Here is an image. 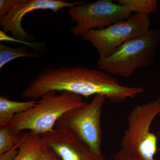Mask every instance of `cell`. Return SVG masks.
<instances>
[{
  "instance_id": "ac0fdd59",
  "label": "cell",
  "mask_w": 160,
  "mask_h": 160,
  "mask_svg": "<svg viewBox=\"0 0 160 160\" xmlns=\"http://www.w3.org/2000/svg\"><path fill=\"white\" fill-rule=\"evenodd\" d=\"M114 160H136L132 155L121 149L115 155Z\"/></svg>"
},
{
  "instance_id": "5b68a950",
  "label": "cell",
  "mask_w": 160,
  "mask_h": 160,
  "mask_svg": "<svg viewBox=\"0 0 160 160\" xmlns=\"http://www.w3.org/2000/svg\"><path fill=\"white\" fill-rule=\"evenodd\" d=\"M107 99L96 95L86 106L69 110L63 114L55 128L66 129L81 139L98 156L102 154V133L101 116Z\"/></svg>"
},
{
  "instance_id": "52a82bcc",
  "label": "cell",
  "mask_w": 160,
  "mask_h": 160,
  "mask_svg": "<svg viewBox=\"0 0 160 160\" xmlns=\"http://www.w3.org/2000/svg\"><path fill=\"white\" fill-rule=\"evenodd\" d=\"M150 25L149 16L135 13L104 29H92L82 38L96 49L99 58H107L128 40L147 34Z\"/></svg>"
},
{
  "instance_id": "ba28073f",
  "label": "cell",
  "mask_w": 160,
  "mask_h": 160,
  "mask_svg": "<svg viewBox=\"0 0 160 160\" xmlns=\"http://www.w3.org/2000/svg\"><path fill=\"white\" fill-rule=\"evenodd\" d=\"M87 2L79 1L69 2L62 0H19L9 12L0 20V26L5 33L11 32L12 37L29 42L33 39V36L27 33L22 25L23 18L26 14L38 10H49L56 13L63 8L70 9Z\"/></svg>"
},
{
  "instance_id": "4fadbf2b",
  "label": "cell",
  "mask_w": 160,
  "mask_h": 160,
  "mask_svg": "<svg viewBox=\"0 0 160 160\" xmlns=\"http://www.w3.org/2000/svg\"><path fill=\"white\" fill-rule=\"evenodd\" d=\"M22 57L39 58L41 55L29 52L25 46L12 48L3 43L0 44V69L12 61Z\"/></svg>"
},
{
  "instance_id": "d6986e66",
  "label": "cell",
  "mask_w": 160,
  "mask_h": 160,
  "mask_svg": "<svg viewBox=\"0 0 160 160\" xmlns=\"http://www.w3.org/2000/svg\"><path fill=\"white\" fill-rule=\"evenodd\" d=\"M43 153L45 155L46 160H61L48 145L44 149Z\"/></svg>"
},
{
  "instance_id": "3957f363",
  "label": "cell",
  "mask_w": 160,
  "mask_h": 160,
  "mask_svg": "<svg viewBox=\"0 0 160 160\" xmlns=\"http://www.w3.org/2000/svg\"><path fill=\"white\" fill-rule=\"evenodd\" d=\"M160 44V32L151 29L123 43L108 57L99 58L98 68L112 76L130 77L136 70L152 64Z\"/></svg>"
},
{
  "instance_id": "8fae6325",
  "label": "cell",
  "mask_w": 160,
  "mask_h": 160,
  "mask_svg": "<svg viewBox=\"0 0 160 160\" xmlns=\"http://www.w3.org/2000/svg\"><path fill=\"white\" fill-rule=\"evenodd\" d=\"M38 101L18 102L0 97V127L10 126L16 116L34 107Z\"/></svg>"
},
{
  "instance_id": "30bf717a",
  "label": "cell",
  "mask_w": 160,
  "mask_h": 160,
  "mask_svg": "<svg viewBox=\"0 0 160 160\" xmlns=\"http://www.w3.org/2000/svg\"><path fill=\"white\" fill-rule=\"evenodd\" d=\"M47 146L46 140L42 135L28 131L19 147L18 153L13 160H38Z\"/></svg>"
},
{
  "instance_id": "8992f818",
  "label": "cell",
  "mask_w": 160,
  "mask_h": 160,
  "mask_svg": "<svg viewBox=\"0 0 160 160\" xmlns=\"http://www.w3.org/2000/svg\"><path fill=\"white\" fill-rule=\"evenodd\" d=\"M68 13L76 23L70 32L75 36L82 37L92 29H104L132 15L129 8L111 0L87 2L70 8Z\"/></svg>"
},
{
  "instance_id": "9a60e30c",
  "label": "cell",
  "mask_w": 160,
  "mask_h": 160,
  "mask_svg": "<svg viewBox=\"0 0 160 160\" xmlns=\"http://www.w3.org/2000/svg\"><path fill=\"white\" fill-rule=\"evenodd\" d=\"M0 40L1 41H7L23 43L24 45L31 47V48H32L33 49H36V50H38L39 49H41V46H42L41 43L39 42H26V41L17 39L13 37H10L7 35L6 33L2 30L0 31Z\"/></svg>"
},
{
  "instance_id": "7c38bea8",
  "label": "cell",
  "mask_w": 160,
  "mask_h": 160,
  "mask_svg": "<svg viewBox=\"0 0 160 160\" xmlns=\"http://www.w3.org/2000/svg\"><path fill=\"white\" fill-rule=\"evenodd\" d=\"M28 132H18L10 126L0 127V154L19 147Z\"/></svg>"
},
{
  "instance_id": "6da1fadb",
  "label": "cell",
  "mask_w": 160,
  "mask_h": 160,
  "mask_svg": "<svg viewBox=\"0 0 160 160\" xmlns=\"http://www.w3.org/2000/svg\"><path fill=\"white\" fill-rule=\"evenodd\" d=\"M51 91L69 92L86 98L102 95L112 102L120 103L142 94L145 89L123 86L116 78L98 68L76 65L42 69L28 84L22 96L36 100Z\"/></svg>"
},
{
  "instance_id": "5bb4252c",
  "label": "cell",
  "mask_w": 160,
  "mask_h": 160,
  "mask_svg": "<svg viewBox=\"0 0 160 160\" xmlns=\"http://www.w3.org/2000/svg\"><path fill=\"white\" fill-rule=\"evenodd\" d=\"M118 3L126 6L132 12L148 16L158 10L156 0H118Z\"/></svg>"
},
{
  "instance_id": "2e32d148",
  "label": "cell",
  "mask_w": 160,
  "mask_h": 160,
  "mask_svg": "<svg viewBox=\"0 0 160 160\" xmlns=\"http://www.w3.org/2000/svg\"><path fill=\"white\" fill-rule=\"evenodd\" d=\"M19 0H1L0 1V20L2 19Z\"/></svg>"
},
{
  "instance_id": "9c48e42d",
  "label": "cell",
  "mask_w": 160,
  "mask_h": 160,
  "mask_svg": "<svg viewBox=\"0 0 160 160\" xmlns=\"http://www.w3.org/2000/svg\"><path fill=\"white\" fill-rule=\"evenodd\" d=\"M42 136L61 160H98V156L86 143L66 129L54 128Z\"/></svg>"
},
{
  "instance_id": "277c9868",
  "label": "cell",
  "mask_w": 160,
  "mask_h": 160,
  "mask_svg": "<svg viewBox=\"0 0 160 160\" xmlns=\"http://www.w3.org/2000/svg\"><path fill=\"white\" fill-rule=\"evenodd\" d=\"M160 114V98L135 106L128 116V127L121 142L122 149L136 160H156L158 137L150 131L155 119Z\"/></svg>"
},
{
  "instance_id": "e0dca14e",
  "label": "cell",
  "mask_w": 160,
  "mask_h": 160,
  "mask_svg": "<svg viewBox=\"0 0 160 160\" xmlns=\"http://www.w3.org/2000/svg\"><path fill=\"white\" fill-rule=\"evenodd\" d=\"M19 147H15L2 154H0V160H14L18 153Z\"/></svg>"
},
{
  "instance_id": "ffe728a7",
  "label": "cell",
  "mask_w": 160,
  "mask_h": 160,
  "mask_svg": "<svg viewBox=\"0 0 160 160\" xmlns=\"http://www.w3.org/2000/svg\"><path fill=\"white\" fill-rule=\"evenodd\" d=\"M98 160H108L105 158V157L103 156V154L100 155L98 157Z\"/></svg>"
},
{
  "instance_id": "7a4b0ae2",
  "label": "cell",
  "mask_w": 160,
  "mask_h": 160,
  "mask_svg": "<svg viewBox=\"0 0 160 160\" xmlns=\"http://www.w3.org/2000/svg\"><path fill=\"white\" fill-rule=\"evenodd\" d=\"M51 91L41 97L36 105L16 116L11 126L18 132L29 130L40 135L54 129L56 124L69 110L86 106L82 97L69 92Z\"/></svg>"
}]
</instances>
